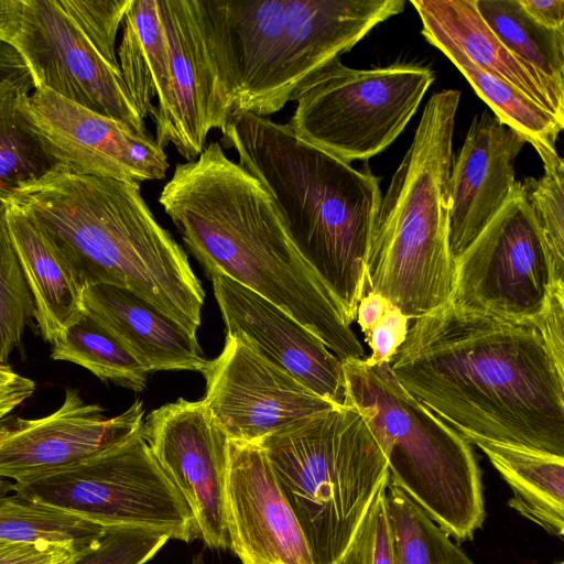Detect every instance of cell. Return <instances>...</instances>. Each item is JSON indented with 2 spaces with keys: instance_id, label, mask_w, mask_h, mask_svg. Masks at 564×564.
Segmentation results:
<instances>
[{
  "instance_id": "cell-1",
  "label": "cell",
  "mask_w": 564,
  "mask_h": 564,
  "mask_svg": "<svg viewBox=\"0 0 564 564\" xmlns=\"http://www.w3.org/2000/svg\"><path fill=\"white\" fill-rule=\"evenodd\" d=\"M391 370L466 441L564 456V367L531 319L448 303L415 318Z\"/></svg>"
},
{
  "instance_id": "cell-2",
  "label": "cell",
  "mask_w": 564,
  "mask_h": 564,
  "mask_svg": "<svg viewBox=\"0 0 564 564\" xmlns=\"http://www.w3.org/2000/svg\"><path fill=\"white\" fill-rule=\"evenodd\" d=\"M158 200L209 279L225 275L264 297L341 361L364 359L340 304L299 253L273 197L219 142L177 163Z\"/></svg>"
},
{
  "instance_id": "cell-3",
  "label": "cell",
  "mask_w": 564,
  "mask_h": 564,
  "mask_svg": "<svg viewBox=\"0 0 564 564\" xmlns=\"http://www.w3.org/2000/svg\"><path fill=\"white\" fill-rule=\"evenodd\" d=\"M9 204L36 221L83 290L127 289L196 336L205 292L139 183L64 172Z\"/></svg>"
},
{
  "instance_id": "cell-4",
  "label": "cell",
  "mask_w": 564,
  "mask_h": 564,
  "mask_svg": "<svg viewBox=\"0 0 564 564\" xmlns=\"http://www.w3.org/2000/svg\"><path fill=\"white\" fill-rule=\"evenodd\" d=\"M220 141L269 191L299 253L356 321L381 202L378 178L299 139L288 123L231 115Z\"/></svg>"
},
{
  "instance_id": "cell-5",
  "label": "cell",
  "mask_w": 564,
  "mask_h": 564,
  "mask_svg": "<svg viewBox=\"0 0 564 564\" xmlns=\"http://www.w3.org/2000/svg\"><path fill=\"white\" fill-rule=\"evenodd\" d=\"M232 113L269 117L403 0H202ZM231 117V116H230Z\"/></svg>"
},
{
  "instance_id": "cell-6",
  "label": "cell",
  "mask_w": 564,
  "mask_h": 564,
  "mask_svg": "<svg viewBox=\"0 0 564 564\" xmlns=\"http://www.w3.org/2000/svg\"><path fill=\"white\" fill-rule=\"evenodd\" d=\"M459 99V90L444 89L427 100L372 229L367 292L379 293L409 319L452 302L449 178Z\"/></svg>"
},
{
  "instance_id": "cell-7",
  "label": "cell",
  "mask_w": 564,
  "mask_h": 564,
  "mask_svg": "<svg viewBox=\"0 0 564 564\" xmlns=\"http://www.w3.org/2000/svg\"><path fill=\"white\" fill-rule=\"evenodd\" d=\"M260 445L307 541L314 564H339L368 507L389 478L365 415L336 406Z\"/></svg>"
},
{
  "instance_id": "cell-8",
  "label": "cell",
  "mask_w": 564,
  "mask_h": 564,
  "mask_svg": "<svg viewBox=\"0 0 564 564\" xmlns=\"http://www.w3.org/2000/svg\"><path fill=\"white\" fill-rule=\"evenodd\" d=\"M341 364L345 405L367 419L387 457L389 482L457 542L471 540L486 511L481 473L469 443L399 383L391 364Z\"/></svg>"
},
{
  "instance_id": "cell-9",
  "label": "cell",
  "mask_w": 564,
  "mask_h": 564,
  "mask_svg": "<svg viewBox=\"0 0 564 564\" xmlns=\"http://www.w3.org/2000/svg\"><path fill=\"white\" fill-rule=\"evenodd\" d=\"M12 491L104 528L141 527L186 543L200 538L196 519L142 434L36 478Z\"/></svg>"
},
{
  "instance_id": "cell-10",
  "label": "cell",
  "mask_w": 564,
  "mask_h": 564,
  "mask_svg": "<svg viewBox=\"0 0 564 564\" xmlns=\"http://www.w3.org/2000/svg\"><path fill=\"white\" fill-rule=\"evenodd\" d=\"M434 78L422 65L357 69L339 59L300 90L288 126L345 163L365 161L400 135Z\"/></svg>"
},
{
  "instance_id": "cell-11",
  "label": "cell",
  "mask_w": 564,
  "mask_h": 564,
  "mask_svg": "<svg viewBox=\"0 0 564 564\" xmlns=\"http://www.w3.org/2000/svg\"><path fill=\"white\" fill-rule=\"evenodd\" d=\"M454 262L452 304L514 319L536 318L561 282L521 182Z\"/></svg>"
},
{
  "instance_id": "cell-12",
  "label": "cell",
  "mask_w": 564,
  "mask_h": 564,
  "mask_svg": "<svg viewBox=\"0 0 564 564\" xmlns=\"http://www.w3.org/2000/svg\"><path fill=\"white\" fill-rule=\"evenodd\" d=\"M10 43L24 58L35 89H47L149 134L122 79L64 12L57 0H21Z\"/></svg>"
},
{
  "instance_id": "cell-13",
  "label": "cell",
  "mask_w": 564,
  "mask_h": 564,
  "mask_svg": "<svg viewBox=\"0 0 564 564\" xmlns=\"http://www.w3.org/2000/svg\"><path fill=\"white\" fill-rule=\"evenodd\" d=\"M169 57L165 107L154 113V139L173 144L186 161L198 158L213 129L221 131L232 104L206 24L202 0H158Z\"/></svg>"
},
{
  "instance_id": "cell-14",
  "label": "cell",
  "mask_w": 564,
  "mask_h": 564,
  "mask_svg": "<svg viewBox=\"0 0 564 564\" xmlns=\"http://www.w3.org/2000/svg\"><path fill=\"white\" fill-rule=\"evenodd\" d=\"M202 399L229 441L259 444L299 421L338 405L264 360L236 337L200 372Z\"/></svg>"
},
{
  "instance_id": "cell-15",
  "label": "cell",
  "mask_w": 564,
  "mask_h": 564,
  "mask_svg": "<svg viewBox=\"0 0 564 564\" xmlns=\"http://www.w3.org/2000/svg\"><path fill=\"white\" fill-rule=\"evenodd\" d=\"M142 434L188 503L205 544L230 547L226 505L229 440L204 402L180 398L160 406L144 419Z\"/></svg>"
},
{
  "instance_id": "cell-16",
  "label": "cell",
  "mask_w": 564,
  "mask_h": 564,
  "mask_svg": "<svg viewBox=\"0 0 564 564\" xmlns=\"http://www.w3.org/2000/svg\"><path fill=\"white\" fill-rule=\"evenodd\" d=\"M144 421L141 401L116 416L67 389L62 405L39 419L0 421V479L22 482L98 454L134 434Z\"/></svg>"
},
{
  "instance_id": "cell-17",
  "label": "cell",
  "mask_w": 564,
  "mask_h": 564,
  "mask_svg": "<svg viewBox=\"0 0 564 564\" xmlns=\"http://www.w3.org/2000/svg\"><path fill=\"white\" fill-rule=\"evenodd\" d=\"M210 280L226 337L240 339L314 393L338 406L345 405L341 360L316 335L238 282L221 274Z\"/></svg>"
},
{
  "instance_id": "cell-18",
  "label": "cell",
  "mask_w": 564,
  "mask_h": 564,
  "mask_svg": "<svg viewBox=\"0 0 564 564\" xmlns=\"http://www.w3.org/2000/svg\"><path fill=\"white\" fill-rule=\"evenodd\" d=\"M34 117L74 173L142 183L165 178L170 163L154 137L43 88L30 95Z\"/></svg>"
},
{
  "instance_id": "cell-19",
  "label": "cell",
  "mask_w": 564,
  "mask_h": 564,
  "mask_svg": "<svg viewBox=\"0 0 564 564\" xmlns=\"http://www.w3.org/2000/svg\"><path fill=\"white\" fill-rule=\"evenodd\" d=\"M226 505L230 549L242 564H314L260 445L228 442Z\"/></svg>"
},
{
  "instance_id": "cell-20",
  "label": "cell",
  "mask_w": 564,
  "mask_h": 564,
  "mask_svg": "<svg viewBox=\"0 0 564 564\" xmlns=\"http://www.w3.org/2000/svg\"><path fill=\"white\" fill-rule=\"evenodd\" d=\"M525 143L522 134L490 111L474 118L449 178V246L454 260L508 200L517 182L514 162Z\"/></svg>"
},
{
  "instance_id": "cell-21",
  "label": "cell",
  "mask_w": 564,
  "mask_h": 564,
  "mask_svg": "<svg viewBox=\"0 0 564 564\" xmlns=\"http://www.w3.org/2000/svg\"><path fill=\"white\" fill-rule=\"evenodd\" d=\"M82 305L148 372H202L208 361L197 336L127 289L109 284L85 288Z\"/></svg>"
},
{
  "instance_id": "cell-22",
  "label": "cell",
  "mask_w": 564,
  "mask_h": 564,
  "mask_svg": "<svg viewBox=\"0 0 564 564\" xmlns=\"http://www.w3.org/2000/svg\"><path fill=\"white\" fill-rule=\"evenodd\" d=\"M411 4L420 15L422 35L453 43L478 67L509 83L564 124V97L503 45L479 15L475 0H412Z\"/></svg>"
},
{
  "instance_id": "cell-23",
  "label": "cell",
  "mask_w": 564,
  "mask_h": 564,
  "mask_svg": "<svg viewBox=\"0 0 564 564\" xmlns=\"http://www.w3.org/2000/svg\"><path fill=\"white\" fill-rule=\"evenodd\" d=\"M7 221L34 301V318L41 336L54 344L84 312L83 289L66 260L33 218L8 204Z\"/></svg>"
},
{
  "instance_id": "cell-24",
  "label": "cell",
  "mask_w": 564,
  "mask_h": 564,
  "mask_svg": "<svg viewBox=\"0 0 564 564\" xmlns=\"http://www.w3.org/2000/svg\"><path fill=\"white\" fill-rule=\"evenodd\" d=\"M31 87L0 91V204L73 172L44 134L30 105Z\"/></svg>"
},
{
  "instance_id": "cell-25",
  "label": "cell",
  "mask_w": 564,
  "mask_h": 564,
  "mask_svg": "<svg viewBox=\"0 0 564 564\" xmlns=\"http://www.w3.org/2000/svg\"><path fill=\"white\" fill-rule=\"evenodd\" d=\"M488 457L512 490L508 505L560 539L564 536V456L468 438Z\"/></svg>"
},
{
  "instance_id": "cell-26",
  "label": "cell",
  "mask_w": 564,
  "mask_h": 564,
  "mask_svg": "<svg viewBox=\"0 0 564 564\" xmlns=\"http://www.w3.org/2000/svg\"><path fill=\"white\" fill-rule=\"evenodd\" d=\"M117 47L120 73L142 119L161 111L169 97L170 57L158 0H131Z\"/></svg>"
},
{
  "instance_id": "cell-27",
  "label": "cell",
  "mask_w": 564,
  "mask_h": 564,
  "mask_svg": "<svg viewBox=\"0 0 564 564\" xmlns=\"http://www.w3.org/2000/svg\"><path fill=\"white\" fill-rule=\"evenodd\" d=\"M423 36L457 67L492 113L522 134L539 155L556 152L555 143L563 123L509 83L478 67L453 43L437 35Z\"/></svg>"
},
{
  "instance_id": "cell-28",
  "label": "cell",
  "mask_w": 564,
  "mask_h": 564,
  "mask_svg": "<svg viewBox=\"0 0 564 564\" xmlns=\"http://www.w3.org/2000/svg\"><path fill=\"white\" fill-rule=\"evenodd\" d=\"M475 6L503 45L564 97V31L538 23L519 0H475Z\"/></svg>"
},
{
  "instance_id": "cell-29",
  "label": "cell",
  "mask_w": 564,
  "mask_h": 564,
  "mask_svg": "<svg viewBox=\"0 0 564 564\" xmlns=\"http://www.w3.org/2000/svg\"><path fill=\"white\" fill-rule=\"evenodd\" d=\"M51 358L76 364L102 381L135 392L147 386L148 370L85 311L63 337L52 344Z\"/></svg>"
},
{
  "instance_id": "cell-30",
  "label": "cell",
  "mask_w": 564,
  "mask_h": 564,
  "mask_svg": "<svg viewBox=\"0 0 564 564\" xmlns=\"http://www.w3.org/2000/svg\"><path fill=\"white\" fill-rule=\"evenodd\" d=\"M106 528L18 494L0 497V541L48 543L87 550Z\"/></svg>"
},
{
  "instance_id": "cell-31",
  "label": "cell",
  "mask_w": 564,
  "mask_h": 564,
  "mask_svg": "<svg viewBox=\"0 0 564 564\" xmlns=\"http://www.w3.org/2000/svg\"><path fill=\"white\" fill-rule=\"evenodd\" d=\"M386 505L395 564H476L414 500L389 481Z\"/></svg>"
},
{
  "instance_id": "cell-32",
  "label": "cell",
  "mask_w": 564,
  "mask_h": 564,
  "mask_svg": "<svg viewBox=\"0 0 564 564\" xmlns=\"http://www.w3.org/2000/svg\"><path fill=\"white\" fill-rule=\"evenodd\" d=\"M34 314V301L10 237L7 205L0 204V364L7 365L20 346Z\"/></svg>"
},
{
  "instance_id": "cell-33",
  "label": "cell",
  "mask_w": 564,
  "mask_h": 564,
  "mask_svg": "<svg viewBox=\"0 0 564 564\" xmlns=\"http://www.w3.org/2000/svg\"><path fill=\"white\" fill-rule=\"evenodd\" d=\"M544 174L524 178L522 189L552 256L555 279L564 276V162L557 152L540 155Z\"/></svg>"
},
{
  "instance_id": "cell-34",
  "label": "cell",
  "mask_w": 564,
  "mask_h": 564,
  "mask_svg": "<svg viewBox=\"0 0 564 564\" xmlns=\"http://www.w3.org/2000/svg\"><path fill=\"white\" fill-rule=\"evenodd\" d=\"M170 539L149 528H106L98 542L70 564H145Z\"/></svg>"
},
{
  "instance_id": "cell-35",
  "label": "cell",
  "mask_w": 564,
  "mask_h": 564,
  "mask_svg": "<svg viewBox=\"0 0 564 564\" xmlns=\"http://www.w3.org/2000/svg\"><path fill=\"white\" fill-rule=\"evenodd\" d=\"M106 61L120 69L116 39L131 0H57Z\"/></svg>"
},
{
  "instance_id": "cell-36",
  "label": "cell",
  "mask_w": 564,
  "mask_h": 564,
  "mask_svg": "<svg viewBox=\"0 0 564 564\" xmlns=\"http://www.w3.org/2000/svg\"><path fill=\"white\" fill-rule=\"evenodd\" d=\"M388 481L375 495L339 564H395L386 505Z\"/></svg>"
},
{
  "instance_id": "cell-37",
  "label": "cell",
  "mask_w": 564,
  "mask_h": 564,
  "mask_svg": "<svg viewBox=\"0 0 564 564\" xmlns=\"http://www.w3.org/2000/svg\"><path fill=\"white\" fill-rule=\"evenodd\" d=\"M409 318L392 305L372 326L366 337L371 355L364 359L369 366L391 364L404 343L409 330Z\"/></svg>"
},
{
  "instance_id": "cell-38",
  "label": "cell",
  "mask_w": 564,
  "mask_h": 564,
  "mask_svg": "<svg viewBox=\"0 0 564 564\" xmlns=\"http://www.w3.org/2000/svg\"><path fill=\"white\" fill-rule=\"evenodd\" d=\"M87 550L44 542L26 544L0 541V564H70Z\"/></svg>"
},
{
  "instance_id": "cell-39",
  "label": "cell",
  "mask_w": 564,
  "mask_h": 564,
  "mask_svg": "<svg viewBox=\"0 0 564 564\" xmlns=\"http://www.w3.org/2000/svg\"><path fill=\"white\" fill-rule=\"evenodd\" d=\"M533 322L556 361L564 367V281L552 285L541 313Z\"/></svg>"
},
{
  "instance_id": "cell-40",
  "label": "cell",
  "mask_w": 564,
  "mask_h": 564,
  "mask_svg": "<svg viewBox=\"0 0 564 564\" xmlns=\"http://www.w3.org/2000/svg\"><path fill=\"white\" fill-rule=\"evenodd\" d=\"M15 86L35 88L20 52L9 41L0 40V91Z\"/></svg>"
},
{
  "instance_id": "cell-41",
  "label": "cell",
  "mask_w": 564,
  "mask_h": 564,
  "mask_svg": "<svg viewBox=\"0 0 564 564\" xmlns=\"http://www.w3.org/2000/svg\"><path fill=\"white\" fill-rule=\"evenodd\" d=\"M35 382L15 372L10 366L0 364V405L22 404L35 392Z\"/></svg>"
},
{
  "instance_id": "cell-42",
  "label": "cell",
  "mask_w": 564,
  "mask_h": 564,
  "mask_svg": "<svg viewBox=\"0 0 564 564\" xmlns=\"http://www.w3.org/2000/svg\"><path fill=\"white\" fill-rule=\"evenodd\" d=\"M525 12L541 25L564 31L563 0H519Z\"/></svg>"
},
{
  "instance_id": "cell-43",
  "label": "cell",
  "mask_w": 564,
  "mask_h": 564,
  "mask_svg": "<svg viewBox=\"0 0 564 564\" xmlns=\"http://www.w3.org/2000/svg\"><path fill=\"white\" fill-rule=\"evenodd\" d=\"M390 306V302L379 293L369 291L365 294L356 312V322L365 336L368 335L372 326L383 316Z\"/></svg>"
},
{
  "instance_id": "cell-44",
  "label": "cell",
  "mask_w": 564,
  "mask_h": 564,
  "mask_svg": "<svg viewBox=\"0 0 564 564\" xmlns=\"http://www.w3.org/2000/svg\"><path fill=\"white\" fill-rule=\"evenodd\" d=\"M21 13V0H0V40L14 35Z\"/></svg>"
},
{
  "instance_id": "cell-45",
  "label": "cell",
  "mask_w": 564,
  "mask_h": 564,
  "mask_svg": "<svg viewBox=\"0 0 564 564\" xmlns=\"http://www.w3.org/2000/svg\"><path fill=\"white\" fill-rule=\"evenodd\" d=\"M19 404L17 403H7L0 405V421L8 416L15 408H18Z\"/></svg>"
},
{
  "instance_id": "cell-46",
  "label": "cell",
  "mask_w": 564,
  "mask_h": 564,
  "mask_svg": "<svg viewBox=\"0 0 564 564\" xmlns=\"http://www.w3.org/2000/svg\"><path fill=\"white\" fill-rule=\"evenodd\" d=\"M12 489V482L10 480L0 479V497L9 494Z\"/></svg>"
},
{
  "instance_id": "cell-47",
  "label": "cell",
  "mask_w": 564,
  "mask_h": 564,
  "mask_svg": "<svg viewBox=\"0 0 564 564\" xmlns=\"http://www.w3.org/2000/svg\"><path fill=\"white\" fill-rule=\"evenodd\" d=\"M191 564H206V562L204 561L202 554H197L192 558Z\"/></svg>"
},
{
  "instance_id": "cell-48",
  "label": "cell",
  "mask_w": 564,
  "mask_h": 564,
  "mask_svg": "<svg viewBox=\"0 0 564 564\" xmlns=\"http://www.w3.org/2000/svg\"><path fill=\"white\" fill-rule=\"evenodd\" d=\"M556 564H564V562H563V561H560V562H557Z\"/></svg>"
}]
</instances>
